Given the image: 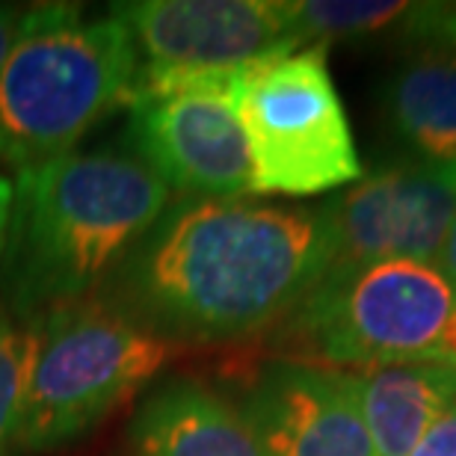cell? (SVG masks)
I'll return each instance as SVG.
<instances>
[{"label": "cell", "mask_w": 456, "mask_h": 456, "mask_svg": "<svg viewBox=\"0 0 456 456\" xmlns=\"http://www.w3.org/2000/svg\"><path fill=\"white\" fill-rule=\"evenodd\" d=\"M321 208L175 199L95 297L169 344L281 326L330 273Z\"/></svg>", "instance_id": "1"}, {"label": "cell", "mask_w": 456, "mask_h": 456, "mask_svg": "<svg viewBox=\"0 0 456 456\" xmlns=\"http://www.w3.org/2000/svg\"><path fill=\"white\" fill-rule=\"evenodd\" d=\"M172 193L134 151H69L15 172L0 273L24 323L95 297L167 211Z\"/></svg>", "instance_id": "2"}, {"label": "cell", "mask_w": 456, "mask_h": 456, "mask_svg": "<svg viewBox=\"0 0 456 456\" xmlns=\"http://www.w3.org/2000/svg\"><path fill=\"white\" fill-rule=\"evenodd\" d=\"M140 51L122 18L77 4L24 9L0 66V163L15 172L75 151L140 84Z\"/></svg>", "instance_id": "3"}, {"label": "cell", "mask_w": 456, "mask_h": 456, "mask_svg": "<svg viewBox=\"0 0 456 456\" xmlns=\"http://www.w3.org/2000/svg\"><path fill=\"white\" fill-rule=\"evenodd\" d=\"M175 353V344L140 330L102 297L60 305L39 317L21 456L77 442L158 379Z\"/></svg>", "instance_id": "4"}, {"label": "cell", "mask_w": 456, "mask_h": 456, "mask_svg": "<svg viewBox=\"0 0 456 456\" xmlns=\"http://www.w3.org/2000/svg\"><path fill=\"white\" fill-rule=\"evenodd\" d=\"M456 288L436 264L386 261L330 273L279 326L288 359L323 368H377L451 355Z\"/></svg>", "instance_id": "5"}, {"label": "cell", "mask_w": 456, "mask_h": 456, "mask_svg": "<svg viewBox=\"0 0 456 456\" xmlns=\"http://www.w3.org/2000/svg\"><path fill=\"white\" fill-rule=\"evenodd\" d=\"M252 167V193L305 199L362 178L326 45L243 69L234 80Z\"/></svg>", "instance_id": "6"}, {"label": "cell", "mask_w": 456, "mask_h": 456, "mask_svg": "<svg viewBox=\"0 0 456 456\" xmlns=\"http://www.w3.org/2000/svg\"><path fill=\"white\" fill-rule=\"evenodd\" d=\"M240 71L140 80L127 118L136 158L181 199L252 193L246 134L234 104Z\"/></svg>", "instance_id": "7"}, {"label": "cell", "mask_w": 456, "mask_h": 456, "mask_svg": "<svg viewBox=\"0 0 456 456\" xmlns=\"http://www.w3.org/2000/svg\"><path fill=\"white\" fill-rule=\"evenodd\" d=\"M140 51V80L243 71L299 51L290 0H127L113 4Z\"/></svg>", "instance_id": "8"}, {"label": "cell", "mask_w": 456, "mask_h": 456, "mask_svg": "<svg viewBox=\"0 0 456 456\" xmlns=\"http://www.w3.org/2000/svg\"><path fill=\"white\" fill-rule=\"evenodd\" d=\"M453 211V169L418 160L377 169L323 205L332 249L330 273L386 261L436 264Z\"/></svg>", "instance_id": "9"}, {"label": "cell", "mask_w": 456, "mask_h": 456, "mask_svg": "<svg viewBox=\"0 0 456 456\" xmlns=\"http://www.w3.org/2000/svg\"><path fill=\"white\" fill-rule=\"evenodd\" d=\"M237 406L267 456H373L353 370L267 362Z\"/></svg>", "instance_id": "10"}, {"label": "cell", "mask_w": 456, "mask_h": 456, "mask_svg": "<svg viewBox=\"0 0 456 456\" xmlns=\"http://www.w3.org/2000/svg\"><path fill=\"white\" fill-rule=\"evenodd\" d=\"M136 456H267L240 406L196 379H167L131 421Z\"/></svg>", "instance_id": "11"}, {"label": "cell", "mask_w": 456, "mask_h": 456, "mask_svg": "<svg viewBox=\"0 0 456 456\" xmlns=\"http://www.w3.org/2000/svg\"><path fill=\"white\" fill-rule=\"evenodd\" d=\"M353 373L373 456H409L456 400L453 355H418Z\"/></svg>", "instance_id": "12"}, {"label": "cell", "mask_w": 456, "mask_h": 456, "mask_svg": "<svg viewBox=\"0 0 456 456\" xmlns=\"http://www.w3.org/2000/svg\"><path fill=\"white\" fill-rule=\"evenodd\" d=\"M386 113L412 160L456 172V53L406 60L388 80Z\"/></svg>", "instance_id": "13"}, {"label": "cell", "mask_w": 456, "mask_h": 456, "mask_svg": "<svg viewBox=\"0 0 456 456\" xmlns=\"http://www.w3.org/2000/svg\"><path fill=\"white\" fill-rule=\"evenodd\" d=\"M409 12L412 4L403 0H290L299 48L382 33L391 24L406 21Z\"/></svg>", "instance_id": "14"}, {"label": "cell", "mask_w": 456, "mask_h": 456, "mask_svg": "<svg viewBox=\"0 0 456 456\" xmlns=\"http://www.w3.org/2000/svg\"><path fill=\"white\" fill-rule=\"evenodd\" d=\"M36 355V323L0 308V456H21L27 382Z\"/></svg>", "instance_id": "15"}, {"label": "cell", "mask_w": 456, "mask_h": 456, "mask_svg": "<svg viewBox=\"0 0 456 456\" xmlns=\"http://www.w3.org/2000/svg\"><path fill=\"white\" fill-rule=\"evenodd\" d=\"M409 33L424 36V39L456 45V4H430V6H412L409 12Z\"/></svg>", "instance_id": "16"}, {"label": "cell", "mask_w": 456, "mask_h": 456, "mask_svg": "<svg viewBox=\"0 0 456 456\" xmlns=\"http://www.w3.org/2000/svg\"><path fill=\"white\" fill-rule=\"evenodd\" d=\"M409 456H456V400L436 418Z\"/></svg>", "instance_id": "17"}, {"label": "cell", "mask_w": 456, "mask_h": 456, "mask_svg": "<svg viewBox=\"0 0 456 456\" xmlns=\"http://www.w3.org/2000/svg\"><path fill=\"white\" fill-rule=\"evenodd\" d=\"M21 18H24V9L0 4V66H4L6 53L12 48L15 33H18V27H21Z\"/></svg>", "instance_id": "18"}, {"label": "cell", "mask_w": 456, "mask_h": 456, "mask_svg": "<svg viewBox=\"0 0 456 456\" xmlns=\"http://www.w3.org/2000/svg\"><path fill=\"white\" fill-rule=\"evenodd\" d=\"M436 267H439L448 281L456 288V211H453V220H451V228H448V237H444V246L439 252V261H436Z\"/></svg>", "instance_id": "19"}, {"label": "cell", "mask_w": 456, "mask_h": 456, "mask_svg": "<svg viewBox=\"0 0 456 456\" xmlns=\"http://www.w3.org/2000/svg\"><path fill=\"white\" fill-rule=\"evenodd\" d=\"M9 214H12V181L0 175V261H4V249H6Z\"/></svg>", "instance_id": "20"}]
</instances>
